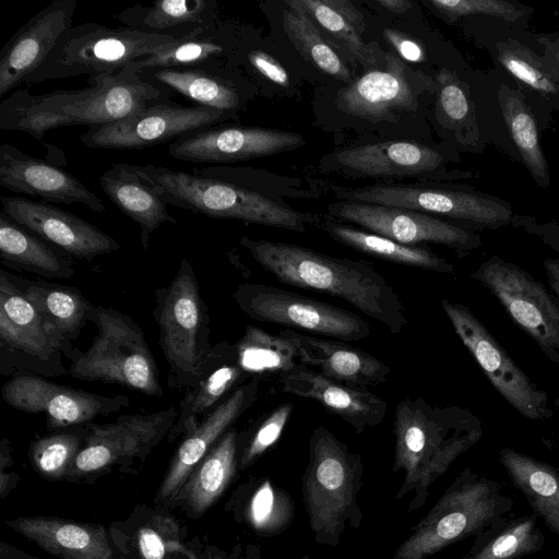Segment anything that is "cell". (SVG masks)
<instances>
[{"label":"cell","mask_w":559,"mask_h":559,"mask_svg":"<svg viewBox=\"0 0 559 559\" xmlns=\"http://www.w3.org/2000/svg\"><path fill=\"white\" fill-rule=\"evenodd\" d=\"M129 166L165 204L181 210L297 233L319 221L265 194L257 185L258 171L251 168L211 165L179 171L153 164Z\"/></svg>","instance_id":"1"},{"label":"cell","mask_w":559,"mask_h":559,"mask_svg":"<svg viewBox=\"0 0 559 559\" xmlns=\"http://www.w3.org/2000/svg\"><path fill=\"white\" fill-rule=\"evenodd\" d=\"M240 245L281 283L341 298L393 335L408 323L399 294L370 262L248 236L240 238Z\"/></svg>","instance_id":"2"},{"label":"cell","mask_w":559,"mask_h":559,"mask_svg":"<svg viewBox=\"0 0 559 559\" xmlns=\"http://www.w3.org/2000/svg\"><path fill=\"white\" fill-rule=\"evenodd\" d=\"M80 90L35 95L19 88L0 103V129L29 134L43 142L48 131L69 126H102L171 96L142 79L130 63L115 75L88 78Z\"/></svg>","instance_id":"3"},{"label":"cell","mask_w":559,"mask_h":559,"mask_svg":"<svg viewBox=\"0 0 559 559\" xmlns=\"http://www.w3.org/2000/svg\"><path fill=\"white\" fill-rule=\"evenodd\" d=\"M393 431V471L405 474L396 498L415 492L411 511L420 508L429 487L480 440L483 426L467 408L433 405L418 396L396 404Z\"/></svg>","instance_id":"4"},{"label":"cell","mask_w":559,"mask_h":559,"mask_svg":"<svg viewBox=\"0 0 559 559\" xmlns=\"http://www.w3.org/2000/svg\"><path fill=\"white\" fill-rule=\"evenodd\" d=\"M513 506L500 483L465 468L416 524L393 559H426L453 543L475 537L507 518Z\"/></svg>","instance_id":"5"},{"label":"cell","mask_w":559,"mask_h":559,"mask_svg":"<svg viewBox=\"0 0 559 559\" xmlns=\"http://www.w3.org/2000/svg\"><path fill=\"white\" fill-rule=\"evenodd\" d=\"M88 321L96 330L90 348L78 349L69 374L83 381L120 384L145 395L162 397L164 389L142 328L115 308L91 305Z\"/></svg>","instance_id":"6"},{"label":"cell","mask_w":559,"mask_h":559,"mask_svg":"<svg viewBox=\"0 0 559 559\" xmlns=\"http://www.w3.org/2000/svg\"><path fill=\"white\" fill-rule=\"evenodd\" d=\"M153 317L158 344L168 365V386L187 391L197 384L212 349L209 308L194 269L182 258L173 281L155 289Z\"/></svg>","instance_id":"7"},{"label":"cell","mask_w":559,"mask_h":559,"mask_svg":"<svg viewBox=\"0 0 559 559\" xmlns=\"http://www.w3.org/2000/svg\"><path fill=\"white\" fill-rule=\"evenodd\" d=\"M177 40L171 36L147 34L129 27L110 28L97 23L72 25L45 61L24 83L74 78L115 75L130 63L153 56Z\"/></svg>","instance_id":"8"},{"label":"cell","mask_w":559,"mask_h":559,"mask_svg":"<svg viewBox=\"0 0 559 559\" xmlns=\"http://www.w3.org/2000/svg\"><path fill=\"white\" fill-rule=\"evenodd\" d=\"M360 456L323 426L309 442V460L302 477V495L309 523L319 543L336 545L347 519L353 518Z\"/></svg>","instance_id":"9"},{"label":"cell","mask_w":559,"mask_h":559,"mask_svg":"<svg viewBox=\"0 0 559 559\" xmlns=\"http://www.w3.org/2000/svg\"><path fill=\"white\" fill-rule=\"evenodd\" d=\"M60 346L16 276L0 271V373L10 378L34 374L52 378L69 374Z\"/></svg>","instance_id":"10"},{"label":"cell","mask_w":559,"mask_h":559,"mask_svg":"<svg viewBox=\"0 0 559 559\" xmlns=\"http://www.w3.org/2000/svg\"><path fill=\"white\" fill-rule=\"evenodd\" d=\"M231 298L251 319L295 331L343 342L360 341L371 332L369 323L349 310L262 283L240 284Z\"/></svg>","instance_id":"11"},{"label":"cell","mask_w":559,"mask_h":559,"mask_svg":"<svg viewBox=\"0 0 559 559\" xmlns=\"http://www.w3.org/2000/svg\"><path fill=\"white\" fill-rule=\"evenodd\" d=\"M224 112L199 106L182 105L165 96L119 120L88 128L80 141L88 148L144 150L174 142L195 130L236 119Z\"/></svg>","instance_id":"12"},{"label":"cell","mask_w":559,"mask_h":559,"mask_svg":"<svg viewBox=\"0 0 559 559\" xmlns=\"http://www.w3.org/2000/svg\"><path fill=\"white\" fill-rule=\"evenodd\" d=\"M441 306L455 333L499 394L523 417H551L547 393L515 364L466 306L443 298Z\"/></svg>","instance_id":"13"},{"label":"cell","mask_w":559,"mask_h":559,"mask_svg":"<svg viewBox=\"0 0 559 559\" xmlns=\"http://www.w3.org/2000/svg\"><path fill=\"white\" fill-rule=\"evenodd\" d=\"M471 278L495 295L511 319L559 365V305L542 283L499 258L483 263Z\"/></svg>","instance_id":"14"},{"label":"cell","mask_w":559,"mask_h":559,"mask_svg":"<svg viewBox=\"0 0 559 559\" xmlns=\"http://www.w3.org/2000/svg\"><path fill=\"white\" fill-rule=\"evenodd\" d=\"M341 201L408 209L464 222L476 227L497 228L509 223L510 207L492 198L460 190L402 185L336 188Z\"/></svg>","instance_id":"15"},{"label":"cell","mask_w":559,"mask_h":559,"mask_svg":"<svg viewBox=\"0 0 559 559\" xmlns=\"http://www.w3.org/2000/svg\"><path fill=\"white\" fill-rule=\"evenodd\" d=\"M1 396L16 411L45 415L49 431L90 424L130 405V400L121 394H95L34 374L10 378L1 388Z\"/></svg>","instance_id":"16"},{"label":"cell","mask_w":559,"mask_h":559,"mask_svg":"<svg viewBox=\"0 0 559 559\" xmlns=\"http://www.w3.org/2000/svg\"><path fill=\"white\" fill-rule=\"evenodd\" d=\"M177 415L178 409L170 406L150 414H124L105 425L90 423L84 445L68 475L96 474L144 459L168 435Z\"/></svg>","instance_id":"17"},{"label":"cell","mask_w":559,"mask_h":559,"mask_svg":"<svg viewBox=\"0 0 559 559\" xmlns=\"http://www.w3.org/2000/svg\"><path fill=\"white\" fill-rule=\"evenodd\" d=\"M329 216L403 245L432 242L460 255L476 249L480 239L474 233L435 215L388 205L340 201L328 206Z\"/></svg>","instance_id":"18"},{"label":"cell","mask_w":559,"mask_h":559,"mask_svg":"<svg viewBox=\"0 0 559 559\" xmlns=\"http://www.w3.org/2000/svg\"><path fill=\"white\" fill-rule=\"evenodd\" d=\"M305 143L297 132L219 123L179 138L169 144L168 154L183 162L223 165L296 150Z\"/></svg>","instance_id":"19"},{"label":"cell","mask_w":559,"mask_h":559,"mask_svg":"<svg viewBox=\"0 0 559 559\" xmlns=\"http://www.w3.org/2000/svg\"><path fill=\"white\" fill-rule=\"evenodd\" d=\"M0 201L2 213L73 259L92 261L121 248L115 238L97 226L50 203L4 195Z\"/></svg>","instance_id":"20"},{"label":"cell","mask_w":559,"mask_h":559,"mask_svg":"<svg viewBox=\"0 0 559 559\" xmlns=\"http://www.w3.org/2000/svg\"><path fill=\"white\" fill-rule=\"evenodd\" d=\"M78 0H55L32 16L0 51V97L24 83L72 26Z\"/></svg>","instance_id":"21"},{"label":"cell","mask_w":559,"mask_h":559,"mask_svg":"<svg viewBox=\"0 0 559 559\" xmlns=\"http://www.w3.org/2000/svg\"><path fill=\"white\" fill-rule=\"evenodd\" d=\"M0 186L50 204L78 203L95 213L107 211L103 200L74 175L9 143L0 145Z\"/></svg>","instance_id":"22"},{"label":"cell","mask_w":559,"mask_h":559,"mask_svg":"<svg viewBox=\"0 0 559 559\" xmlns=\"http://www.w3.org/2000/svg\"><path fill=\"white\" fill-rule=\"evenodd\" d=\"M385 69L367 71L336 94V107L371 122L394 121L397 114L413 112L418 96L408 67L401 58L384 53Z\"/></svg>","instance_id":"23"},{"label":"cell","mask_w":559,"mask_h":559,"mask_svg":"<svg viewBox=\"0 0 559 559\" xmlns=\"http://www.w3.org/2000/svg\"><path fill=\"white\" fill-rule=\"evenodd\" d=\"M442 160L441 154L429 146L386 141L336 150L324 156L321 165L353 177L402 179L430 176Z\"/></svg>","instance_id":"24"},{"label":"cell","mask_w":559,"mask_h":559,"mask_svg":"<svg viewBox=\"0 0 559 559\" xmlns=\"http://www.w3.org/2000/svg\"><path fill=\"white\" fill-rule=\"evenodd\" d=\"M278 383L284 393L317 401L357 433L380 425L388 411L386 402L365 388L334 381L302 364L278 376Z\"/></svg>","instance_id":"25"},{"label":"cell","mask_w":559,"mask_h":559,"mask_svg":"<svg viewBox=\"0 0 559 559\" xmlns=\"http://www.w3.org/2000/svg\"><path fill=\"white\" fill-rule=\"evenodd\" d=\"M259 378L238 386L188 435L176 450L159 488V497L175 496L214 444L258 397Z\"/></svg>","instance_id":"26"},{"label":"cell","mask_w":559,"mask_h":559,"mask_svg":"<svg viewBox=\"0 0 559 559\" xmlns=\"http://www.w3.org/2000/svg\"><path fill=\"white\" fill-rule=\"evenodd\" d=\"M226 61L148 68L142 79L169 93L179 94L194 105L235 112L245 104V90Z\"/></svg>","instance_id":"27"},{"label":"cell","mask_w":559,"mask_h":559,"mask_svg":"<svg viewBox=\"0 0 559 559\" xmlns=\"http://www.w3.org/2000/svg\"><path fill=\"white\" fill-rule=\"evenodd\" d=\"M251 378L239 364L235 344L222 341L209 353L195 385L179 402L169 440L186 436L234 390Z\"/></svg>","instance_id":"28"},{"label":"cell","mask_w":559,"mask_h":559,"mask_svg":"<svg viewBox=\"0 0 559 559\" xmlns=\"http://www.w3.org/2000/svg\"><path fill=\"white\" fill-rule=\"evenodd\" d=\"M280 333L295 344L300 364L334 381L365 388L385 382L391 372L382 360L346 342L306 335L290 329Z\"/></svg>","instance_id":"29"},{"label":"cell","mask_w":559,"mask_h":559,"mask_svg":"<svg viewBox=\"0 0 559 559\" xmlns=\"http://www.w3.org/2000/svg\"><path fill=\"white\" fill-rule=\"evenodd\" d=\"M7 524L59 559H116L100 525L47 516L19 518Z\"/></svg>","instance_id":"30"},{"label":"cell","mask_w":559,"mask_h":559,"mask_svg":"<svg viewBox=\"0 0 559 559\" xmlns=\"http://www.w3.org/2000/svg\"><path fill=\"white\" fill-rule=\"evenodd\" d=\"M24 295L35 307L58 342L62 355L71 360L79 348L73 346L88 322V309L92 305L73 286L47 282L45 280H25L16 276Z\"/></svg>","instance_id":"31"},{"label":"cell","mask_w":559,"mask_h":559,"mask_svg":"<svg viewBox=\"0 0 559 559\" xmlns=\"http://www.w3.org/2000/svg\"><path fill=\"white\" fill-rule=\"evenodd\" d=\"M108 199L140 227V242L146 251L152 234L164 223L176 224L165 202L129 164H114L99 177Z\"/></svg>","instance_id":"32"},{"label":"cell","mask_w":559,"mask_h":559,"mask_svg":"<svg viewBox=\"0 0 559 559\" xmlns=\"http://www.w3.org/2000/svg\"><path fill=\"white\" fill-rule=\"evenodd\" d=\"M124 27L181 39L216 22L214 0H162L115 14Z\"/></svg>","instance_id":"33"},{"label":"cell","mask_w":559,"mask_h":559,"mask_svg":"<svg viewBox=\"0 0 559 559\" xmlns=\"http://www.w3.org/2000/svg\"><path fill=\"white\" fill-rule=\"evenodd\" d=\"M0 260L16 271H26L45 278H70L74 259L59 247L0 213Z\"/></svg>","instance_id":"34"},{"label":"cell","mask_w":559,"mask_h":559,"mask_svg":"<svg viewBox=\"0 0 559 559\" xmlns=\"http://www.w3.org/2000/svg\"><path fill=\"white\" fill-rule=\"evenodd\" d=\"M318 225L335 241L377 259L431 272L454 274L453 264L421 246L403 245L392 239L337 222L332 217Z\"/></svg>","instance_id":"35"},{"label":"cell","mask_w":559,"mask_h":559,"mask_svg":"<svg viewBox=\"0 0 559 559\" xmlns=\"http://www.w3.org/2000/svg\"><path fill=\"white\" fill-rule=\"evenodd\" d=\"M500 462L513 485L526 498L534 514L559 535V472L511 448L499 453Z\"/></svg>","instance_id":"36"},{"label":"cell","mask_w":559,"mask_h":559,"mask_svg":"<svg viewBox=\"0 0 559 559\" xmlns=\"http://www.w3.org/2000/svg\"><path fill=\"white\" fill-rule=\"evenodd\" d=\"M316 24L332 39L344 46L366 70H378L374 49L362 39L364 16L347 0H296Z\"/></svg>","instance_id":"37"},{"label":"cell","mask_w":559,"mask_h":559,"mask_svg":"<svg viewBox=\"0 0 559 559\" xmlns=\"http://www.w3.org/2000/svg\"><path fill=\"white\" fill-rule=\"evenodd\" d=\"M237 52L231 28L215 22L190 36L175 40L153 56L132 62V66L139 72L148 68L191 66L211 61H226L231 64Z\"/></svg>","instance_id":"38"},{"label":"cell","mask_w":559,"mask_h":559,"mask_svg":"<svg viewBox=\"0 0 559 559\" xmlns=\"http://www.w3.org/2000/svg\"><path fill=\"white\" fill-rule=\"evenodd\" d=\"M238 435L228 429L199 463L182 487L188 507L195 514L203 513L223 493L237 466Z\"/></svg>","instance_id":"39"},{"label":"cell","mask_w":559,"mask_h":559,"mask_svg":"<svg viewBox=\"0 0 559 559\" xmlns=\"http://www.w3.org/2000/svg\"><path fill=\"white\" fill-rule=\"evenodd\" d=\"M544 544L535 514L507 516L476 535L468 552L459 559H521L539 551Z\"/></svg>","instance_id":"40"},{"label":"cell","mask_w":559,"mask_h":559,"mask_svg":"<svg viewBox=\"0 0 559 559\" xmlns=\"http://www.w3.org/2000/svg\"><path fill=\"white\" fill-rule=\"evenodd\" d=\"M242 369L252 378L278 374L299 365L295 344L282 333L276 335L248 325L241 338L235 344Z\"/></svg>","instance_id":"41"},{"label":"cell","mask_w":559,"mask_h":559,"mask_svg":"<svg viewBox=\"0 0 559 559\" xmlns=\"http://www.w3.org/2000/svg\"><path fill=\"white\" fill-rule=\"evenodd\" d=\"M282 12L283 27L298 51L322 72L346 83L352 73L334 48L296 0L285 1Z\"/></svg>","instance_id":"42"},{"label":"cell","mask_w":559,"mask_h":559,"mask_svg":"<svg viewBox=\"0 0 559 559\" xmlns=\"http://www.w3.org/2000/svg\"><path fill=\"white\" fill-rule=\"evenodd\" d=\"M499 102L511 138L531 174L546 186L548 167L539 143L535 118L523 96L502 86Z\"/></svg>","instance_id":"43"},{"label":"cell","mask_w":559,"mask_h":559,"mask_svg":"<svg viewBox=\"0 0 559 559\" xmlns=\"http://www.w3.org/2000/svg\"><path fill=\"white\" fill-rule=\"evenodd\" d=\"M88 424L70 427L32 442L29 457L37 473L49 479L68 475L84 445Z\"/></svg>","instance_id":"44"},{"label":"cell","mask_w":559,"mask_h":559,"mask_svg":"<svg viewBox=\"0 0 559 559\" xmlns=\"http://www.w3.org/2000/svg\"><path fill=\"white\" fill-rule=\"evenodd\" d=\"M292 514V504L284 492L276 490L270 481H264L252 497L249 520L261 532H276Z\"/></svg>","instance_id":"45"},{"label":"cell","mask_w":559,"mask_h":559,"mask_svg":"<svg viewBox=\"0 0 559 559\" xmlns=\"http://www.w3.org/2000/svg\"><path fill=\"white\" fill-rule=\"evenodd\" d=\"M293 409L294 404L287 402L274 408L262 419L241 453L239 460L241 468L248 467L277 442L287 425Z\"/></svg>","instance_id":"46"},{"label":"cell","mask_w":559,"mask_h":559,"mask_svg":"<svg viewBox=\"0 0 559 559\" xmlns=\"http://www.w3.org/2000/svg\"><path fill=\"white\" fill-rule=\"evenodd\" d=\"M136 542L143 559H166L171 552L183 551L177 525L169 518H153L140 528Z\"/></svg>","instance_id":"47"},{"label":"cell","mask_w":559,"mask_h":559,"mask_svg":"<svg viewBox=\"0 0 559 559\" xmlns=\"http://www.w3.org/2000/svg\"><path fill=\"white\" fill-rule=\"evenodd\" d=\"M428 3L450 21L472 14L515 20L520 14L514 5L500 0H429Z\"/></svg>","instance_id":"48"},{"label":"cell","mask_w":559,"mask_h":559,"mask_svg":"<svg viewBox=\"0 0 559 559\" xmlns=\"http://www.w3.org/2000/svg\"><path fill=\"white\" fill-rule=\"evenodd\" d=\"M438 82L440 87L438 103L441 112L450 122L459 123L463 121L469 110L464 91L453 74L447 70L440 71Z\"/></svg>","instance_id":"49"},{"label":"cell","mask_w":559,"mask_h":559,"mask_svg":"<svg viewBox=\"0 0 559 559\" xmlns=\"http://www.w3.org/2000/svg\"><path fill=\"white\" fill-rule=\"evenodd\" d=\"M500 62L514 78L538 92L554 94L558 91L557 85L544 72L513 52H503Z\"/></svg>","instance_id":"50"},{"label":"cell","mask_w":559,"mask_h":559,"mask_svg":"<svg viewBox=\"0 0 559 559\" xmlns=\"http://www.w3.org/2000/svg\"><path fill=\"white\" fill-rule=\"evenodd\" d=\"M246 61L252 70L266 80L281 86L289 84V76L285 68L264 50L260 48L249 49L246 53Z\"/></svg>","instance_id":"51"},{"label":"cell","mask_w":559,"mask_h":559,"mask_svg":"<svg viewBox=\"0 0 559 559\" xmlns=\"http://www.w3.org/2000/svg\"><path fill=\"white\" fill-rule=\"evenodd\" d=\"M383 37L402 59L409 62H421L425 59V51L421 45L407 35L395 29L385 28Z\"/></svg>","instance_id":"52"},{"label":"cell","mask_w":559,"mask_h":559,"mask_svg":"<svg viewBox=\"0 0 559 559\" xmlns=\"http://www.w3.org/2000/svg\"><path fill=\"white\" fill-rule=\"evenodd\" d=\"M544 269L552 292L559 298V260L547 259L544 261Z\"/></svg>","instance_id":"53"},{"label":"cell","mask_w":559,"mask_h":559,"mask_svg":"<svg viewBox=\"0 0 559 559\" xmlns=\"http://www.w3.org/2000/svg\"><path fill=\"white\" fill-rule=\"evenodd\" d=\"M377 2L384 9L395 13H402L412 8V3L407 0H378Z\"/></svg>","instance_id":"54"},{"label":"cell","mask_w":559,"mask_h":559,"mask_svg":"<svg viewBox=\"0 0 559 559\" xmlns=\"http://www.w3.org/2000/svg\"><path fill=\"white\" fill-rule=\"evenodd\" d=\"M12 457H11V449L10 441L7 438H3L0 442V467L1 471H4L5 467L11 466Z\"/></svg>","instance_id":"55"}]
</instances>
